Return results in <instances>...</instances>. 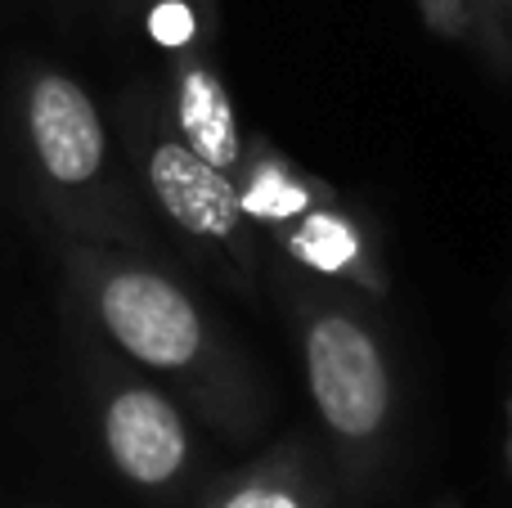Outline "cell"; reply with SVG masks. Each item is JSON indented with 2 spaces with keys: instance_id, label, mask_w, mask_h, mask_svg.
I'll return each instance as SVG.
<instances>
[{
  "instance_id": "obj_7",
  "label": "cell",
  "mask_w": 512,
  "mask_h": 508,
  "mask_svg": "<svg viewBox=\"0 0 512 508\" xmlns=\"http://www.w3.org/2000/svg\"><path fill=\"white\" fill-rule=\"evenodd\" d=\"M171 108H176V135L189 144L194 153H203L212 167L221 171H239L248 158V140L239 131V113L234 99L225 90L221 72L212 68L198 45H185L171 68Z\"/></svg>"
},
{
  "instance_id": "obj_15",
  "label": "cell",
  "mask_w": 512,
  "mask_h": 508,
  "mask_svg": "<svg viewBox=\"0 0 512 508\" xmlns=\"http://www.w3.org/2000/svg\"><path fill=\"white\" fill-rule=\"evenodd\" d=\"M441 508H459V504H441Z\"/></svg>"
},
{
  "instance_id": "obj_11",
  "label": "cell",
  "mask_w": 512,
  "mask_h": 508,
  "mask_svg": "<svg viewBox=\"0 0 512 508\" xmlns=\"http://www.w3.org/2000/svg\"><path fill=\"white\" fill-rule=\"evenodd\" d=\"M423 27L436 41L450 45H472V5L468 0H414Z\"/></svg>"
},
{
  "instance_id": "obj_9",
  "label": "cell",
  "mask_w": 512,
  "mask_h": 508,
  "mask_svg": "<svg viewBox=\"0 0 512 508\" xmlns=\"http://www.w3.org/2000/svg\"><path fill=\"white\" fill-rule=\"evenodd\" d=\"M216 508H328L324 482L301 446L274 450L261 468L243 473Z\"/></svg>"
},
{
  "instance_id": "obj_12",
  "label": "cell",
  "mask_w": 512,
  "mask_h": 508,
  "mask_svg": "<svg viewBox=\"0 0 512 508\" xmlns=\"http://www.w3.org/2000/svg\"><path fill=\"white\" fill-rule=\"evenodd\" d=\"M198 5H185V0H162L158 9H153L149 18V32L158 36L162 45H171V50H185V45L198 41Z\"/></svg>"
},
{
  "instance_id": "obj_5",
  "label": "cell",
  "mask_w": 512,
  "mask_h": 508,
  "mask_svg": "<svg viewBox=\"0 0 512 508\" xmlns=\"http://www.w3.org/2000/svg\"><path fill=\"white\" fill-rule=\"evenodd\" d=\"M274 239L301 270H310L319 279H333V284H346L369 297H382L391 288L387 257H382L369 221L360 212H351L337 194L310 207V212H301L283 230H274Z\"/></svg>"
},
{
  "instance_id": "obj_2",
  "label": "cell",
  "mask_w": 512,
  "mask_h": 508,
  "mask_svg": "<svg viewBox=\"0 0 512 508\" xmlns=\"http://www.w3.org/2000/svg\"><path fill=\"white\" fill-rule=\"evenodd\" d=\"M90 302L104 333L131 360L162 374L198 369L207 356V324L180 284L144 266H99Z\"/></svg>"
},
{
  "instance_id": "obj_3",
  "label": "cell",
  "mask_w": 512,
  "mask_h": 508,
  "mask_svg": "<svg viewBox=\"0 0 512 508\" xmlns=\"http://www.w3.org/2000/svg\"><path fill=\"white\" fill-rule=\"evenodd\" d=\"M144 176H149V189L158 198V207L167 212V221H176L180 230L203 243H221L239 266L252 270V221L243 212L239 180L230 171L212 167L180 135H162V140L149 144Z\"/></svg>"
},
{
  "instance_id": "obj_13",
  "label": "cell",
  "mask_w": 512,
  "mask_h": 508,
  "mask_svg": "<svg viewBox=\"0 0 512 508\" xmlns=\"http://www.w3.org/2000/svg\"><path fill=\"white\" fill-rule=\"evenodd\" d=\"M504 468L512 477V396H508V428H504Z\"/></svg>"
},
{
  "instance_id": "obj_8",
  "label": "cell",
  "mask_w": 512,
  "mask_h": 508,
  "mask_svg": "<svg viewBox=\"0 0 512 508\" xmlns=\"http://www.w3.org/2000/svg\"><path fill=\"white\" fill-rule=\"evenodd\" d=\"M243 194V212H248L252 225H265V230H283L288 221H297L301 212L319 207L324 198H333V189L324 185L319 176L292 167L283 153H274L270 144H256L248 149L243 167L234 171Z\"/></svg>"
},
{
  "instance_id": "obj_14",
  "label": "cell",
  "mask_w": 512,
  "mask_h": 508,
  "mask_svg": "<svg viewBox=\"0 0 512 508\" xmlns=\"http://www.w3.org/2000/svg\"><path fill=\"white\" fill-rule=\"evenodd\" d=\"M194 5L203 14V23H212V32H216V0H194Z\"/></svg>"
},
{
  "instance_id": "obj_6",
  "label": "cell",
  "mask_w": 512,
  "mask_h": 508,
  "mask_svg": "<svg viewBox=\"0 0 512 508\" xmlns=\"http://www.w3.org/2000/svg\"><path fill=\"white\" fill-rule=\"evenodd\" d=\"M104 450L135 486H167L189 459V432L162 392L122 387L104 405Z\"/></svg>"
},
{
  "instance_id": "obj_1",
  "label": "cell",
  "mask_w": 512,
  "mask_h": 508,
  "mask_svg": "<svg viewBox=\"0 0 512 508\" xmlns=\"http://www.w3.org/2000/svg\"><path fill=\"white\" fill-rule=\"evenodd\" d=\"M292 311L310 405L342 464L369 477L400 428V378L387 342L369 315L324 288H297Z\"/></svg>"
},
{
  "instance_id": "obj_10",
  "label": "cell",
  "mask_w": 512,
  "mask_h": 508,
  "mask_svg": "<svg viewBox=\"0 0 512 508\" xmlns=\"http://www.w3.org/2000/svg\"><path fill=\"white\" fill-rule=\"evenodd\" d=\"M472 5V50L495 72L512 81V0H468Z\"/></svg>"
},
{
  "instance_id": "obj_4",
  "label": "cell",
  "mask_w": 512,
  "mask_h": 508,
  "mask_svg": "<svg viewBox=\"0 0 512 508\" xmlns=\"http://www.w3.org/2000/svg\"><path fill=\"white\" fill-rule=\"evenodd\" d=\"M27 140L54 185H90L104 171L108 135L99 108L63 72H41L27 86Z\"/></svg>"
}]
</instances>
